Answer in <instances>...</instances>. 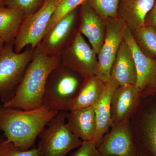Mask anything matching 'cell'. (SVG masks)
I'll list each match as a JSON object with an SVG mask.
<instances>
[{
	"label": "cell",
	"mask_w": 156,
	"mask_h": 156,
	"mask_svg": "<svg viewBox=\"0 0 156 156\" xmlns=\"http://www.w3.org/2000/svg\"><path fill=\"white\" fill-rule=\"evenodd\" d=\"M58 112L43 105L24 110L0 105V130L6 139L23 151L30 149L45 126Z\"/></svg>",
	"instance_id": "obj_1"
},
{
	"label": "cell",
	"mask_w": 156,
	"mask_h": 156,
	"mask_svg": "<svg viewBox=\"0 0 156 156\" xmlns=\"http://www.w3.org/2000/svg\"><path fill=\"white\" fill-rule=\"evenodd\" d=\"M60 64V56H49L38 46L14 97L3 105L24 110L41 106L48 77Z\"/></svg>",
	"instance_id": "obj_2"
},
{
	"label": "cell",
	"mask_w": 156,
	"mask_h": 156,
	"mask_svg": "<svg viewBox=\"0 0 156 156\" xmlns=\"http://www.w3.org/2000/svg\"><path fill=\"white\" fill-rule=\"evenodd\" d=\"M84 80L80 74L60 64L48 77L43 105L57 112L68 111L70 103L77 95Z\"/></svg>",
	"instance_id": "obj_3"
},
{
	"label": "cell",
	"mask_w": 156,
	"mask_h": 156,
	"mask_svg": "<svg viewBox=\"0 0 156 156\" xmlns=\"http://www.w3.org/2000/svg\"><path fill=\"white\" fill-rule=\"evenodd\" d=\"M34 50L28 46L24 51L17 53L14 45H5L0 55V100L3 104L14 97Z\"/></svg>",
	"instance_id": "obj_4"
},
{
	"label": "cell",
	"mask_w": 156,
	"mask_h": 156,
	"mask_svg": "<svg viewBox=\"0 0 156 156\" xmlns=\"http://www.w3.org/2000/svg\"><path fill=\"white\" fill-rule=\"evenodd\" d=\"M66 111L58 112L39 134L41 156H66L83 144L66 125Z\"/></svg>",
	"instance_id": "obj_5"
},
{
	"label": "cell",
	"mask_w": 156,
	"mask_h": 156,
	"mask_svg": "<svg viewBox=\"0 0 156 156\" xmlns=\"http://www.w3.org/2000/svg\"><path fill=\"white\" fill-rule=\"evenodd\" d=\"M61 1L45 0L37 11L24 17L14 43V50L16 53H20L28 46L35 49L39 46Z\"/></svg>",
	"instance_id": "obj_6"
},
{
	"label": "cell",
	"mask_w": 156,
	"mask_h": 156,
	"mask_svg": "<svg viewBox=\"0 0 156 156\" xmlns=\"http://www.w3.org/2000/svg\"><path fill=\"white\" fill-rule=\"evenodd\" d=\"M60 64L87 79L95 76L98 65L97 54L78 31L62 53Z\"/></svg>",
	"instance_id": "obj_7"
},
{
	"label": "cell",
	"mask_w": 156,
	"mask_h": 156,
	"mask_svg": "<svg viewBox=\"0 0 156 156\" xmlns=\"http://www.w3.org/2000/svg\"><path fill=\"white\" fill-rule=\"evenodd\" d=\"M126 24L118 17L106 21V34L103 45L98 54V65L95 76L104 83L109 80L113 63L120 45L124 41Z\"/></svg>",
	"instance_id": "obj_8"
},
{
	"label": "cell",
	"mask_w": 156,
	"mask_h": 156,
	"mask_svg": "<svg viewBox=\"0 0 156 156\" xmlns=\"http://www.w3.org/2000/svg\"><path fill=\"white\" fill-rule=\"evenodd\" d=\"M98 148L103 156H136L139 151L131 120L112 124Z\"/></svg>",
	"instance_id": "obj_9"
},
{
	"label": "cell",
	"mask_w": 156,
	"mask_h": 156,
	"mask_svg": "<svg viewBox=\"0 0 156 156\" xmlns=\"http://www.w3.org/2000/svg\"><path fill=\"white\" fill-rule=\"evenodd\" d=\"M77 10L75 9L60 19L43 37L38 46L49 56H61L77 32L74 33Z\"/></svg>",
	"instance_id": "obj_10"
},
{
	"label": "cell",
	"mask_w": 156,
	"mask_h": 156,
	"mask_svg": "<svg viewBox=\"0 0 156 156\" xmlns=\"http://www.w3.org/2000/svg\"><path fill=\"white\" fill-rule=\"evenodd\" d=\"M141 92L136 85L119 86L112 96L111 112L113 124L131 120L138 108Z\"/></svg>",
	"instance_id": "obj_11"
},
{
	"label": "cell",
	"mask_w": 156,
	"mask_h": 156,
	"mask_svg": "<svg viewBox=\"0 0 156 156\" xmlns=\"http://www.w3.org/2000/svg\"><path fill=\"white\" fill-rule=\"evenodd\" d=\"M136 117L133 126L138 149L150 156H156V105L148 107Z\"/></svg>",
	"instance_id": "obj_12"
},
{
	"label": "cell",
	"mask_w": 156,
	"mask_h": 156,
	"mask_svg": "<svg viewBox=\"0 0 156 156\" xmlns=\"http://www.w3.org/2000/svg\"><path fill=\"white\" fill-rule=\"evenodd\" d=\"M80 7L78 31L88 39L98 55L105 39L106 22L85 2Z\"/></svg>",
	"instance_id": "obj_13"
},
{
	"label": "cell",
	"mask_w": 156,
	"mask_h": 156,
	"mask_svg": "<svg viewBox=\"0 0 156 156\" xmlns=\"http://www.w3.org/2000/svg\"><path fill=\"white\" fill-rule=\"evenodd\" d=\"M124 38L132 52L137 73L136 85L142 94L156 77V60L150 58L143 53L126 25L124 29Z\"/></svg>",
	"instance_id": "obj_14"
},
{
	"label": "cell",
	"mask_w": 156,
	"mask_h": 156,
	"mask_svg": "<svg viewBox=\"0 0 156 156\" xmlns=\"http://www.w3.org/2000/svg\"><path fill=\"white\" fill-rule=\"evenodd\" d=\"M119 85L114 79L104 83L102 94L94 106L96 122V131L93 141L98 147L104 136L108 131L113 123L111 112L112 96Z\"/></svg>",
	"instance_id": "obj_15"
},
{
	"label": "cell",
	"mask_w": 156,
	"mask_h": 156,
	"mask_svg": "<svg viewBox=\"0 0 156 156\" xmlns=\"http://www.w3.org/2000/svg\"><path fill=\"white\" fill-rule=\"evenodd\" d=\"M66 125L69 131L82 141L93 140L96 131L94 106L67 112Z\"/></svg>",
	"instance_id": "obj_16"
},
{
	"label": "cell",
	"mask_w": 156,
	"mask_h": 156,
	"mask_svg": "<svg viewBox=\"0 0 156 156\" xmlns=\"http://www.w3.org/2000/svg\"><path fill=\"white\" fill-rule=\"evenodd\" d=\"M155 0H120L118 17L123 20L131 33L145 25L146 17Z\"/></svg>",
	"instance_id": "obj_17"
},
{
	"label": "cell",
	"mask_w": 156,
	"mask_h": 156,
	"mask_svg": "<svg viewBox=\"0 0 156 156\" xmlns=\"http://www.w3.org/2000/svg\"><path fill=\"white\" fill-rule=\"evenodd\" d=\"M110 78L116 81L120 86L136 84L137 73L134 58L125 40L120 45L113 63Z\"/></svg>",
	"instance_id": "obj_18"
},
{
	"label": "cell",
	"mask_w": 156,
	"mask_h": 156,
	"mask_svg": "<svg viewBox=\"0 0 156 156\" xmlns=\"http://www.w3.org/2000/svg\"><path fill=\"white\" fill-rule=\"evenodd\" d=\"M104 83L95 76L85 79L77 95L70 103L68 111L94 106L103 91Z\"/></svg>",
	"instance_id": "obj_19"
},
{
	"label": "cell",
	"mask_w": 156,
	"mask_h": 156,
	"mask_svg": "<svg viewBox=\"0 0 156 156\" xmlns=\"http://www.w3.org/2000/svg\"><path fill=\"white\" fill-rule=\"evenodd\" d=\"M24 17V14L17 9L6 6L0 7V37L5 44L14 46Z\"/></svg>",
	"instance_id": "obj_20"
},
{
	"label": "cell",
	"mask_w": 156,
	"mask_h": 156,
	"mask_svg": "<svg viewBox=\"0 0 156 156\" xmlns=\"http://www.w3.org/2000/svg\"><path fill=\"white\" fill-rule=\"evenodd\" d=\"M131 34L136 45L143 53L156 60V27L153 26L144 25Z\"/></svg>",
	"instance_id": "obj_21"
},
{
	"label": "cell",
	"mask_w": 156,
	"mask_h": 156,
	"mask_svg": "<svg viewBox=\"0 0 156 156\" xmlns=\"http://www.w3.org/2000/svg\"><path fill=\"white\" fill-rule=\"evenodd\" d=\"M120 0H85V2L104 21L118 17Z\"/></svg>",
	"instance_id": "obj_22"
},
{
	"label": "cell",
	"mask_w": 156,
	"mask_h": 156,
	"mask_svg": "<svg viewBox=\"0 0 156 156\" xmlns=\"http://www.w3.org/2000/svg\"><path fill=\"white\" fill-rule=\"evenodd\" d=\"M85 1V0H61L51 17L44 36L53 28L60 19L70 12L77 9Z\"/></svg>",
	"instance_id": "obj_23"
},
{
	"label": "cell",
	"mask_w": 156,
	"mask_h": 156,
	"mask_svg": "<svg viewBox=\"0 0 156 156\" xmlns=\"http://www.w3.org/2000/svg\"><path fill=\"white\" fill-rule=\"evenodd\" d=\"M0 156H41L38 148L23 151L7 139H0Z\"/></svg>",
	"instance_id": "obj_24"
},
{
	"label": "cell",
	"mask_w": 156,
	"mask_h": 156,
	"mask_svg": "<svg viewBox=\"0 0 156 156\" xmlns=\"http://www.w3.org/2000/svg\"><path fill=\"white\" fill-rule=\"evenodd\" d=\"M45 0H5V6L21 11L26 16L40 9Z\"/></svg>",
	"instance_id": "obj_25"
},
{
	"label": "cell",
	"mask_w": 156,
	"mask_h": 156,
	"mask_svg": "<svg viewBox=\"0 0 156 156\" xmlns=\"http://www.w3.org/2000/svg\"><path fill=\"white\" fill-rule=\"evenodd\" d=\"M70 156H103L101 154L95 143L92 140L83 141L77 150Z\"/></svg>",
	"instance_id": "obj_26"
},
{
	"label": "cell",
	"mask_w": 156,
	"mask_h": 156,
	"mask_svg": "<svg viewBox=\"0 0 156 156\" xmlns=\"http://www.w3.org/2000/svg\"><path fill=\"white\" fill-rule=\"evenodd\" d=\"M145 25H151L156 28V0L152 9L146 17Z\"/></svg>",
	"instance_id": "obj_27"
},
{
	"label": "cell",
	"mask_w": 156,
	"mask_h": 156,
	"mask_svg": "<svg viewBox=\"0 0 156 156\" xmlns=\"http://www.w3.org/2000/svg\"><path fill=\"white\" fill-rule=\"evenodd\" d=\"M156 93V77L153 83L141 94V98H146L154 95Z\"/></svg>",
	"instance_id": "obj_28"
},
{
	"label": "cell",
	"mask_w": 156,
	"mask_h": 156,
	"mask_svg": "<svg viewBox=\"0 0 156 156\" xmlns=\"http://www.w3.org/2000/svg\"><path fill=\"white\" fill-rule=\"evenodd\" d=\"M5 42L2 40V39L0 37V55L2 52L3 49H4V47H5Z\"/></svg>",
	"instance_id": "obj_29"
},
{
	"label": "cell",
	"mask_w": 156,
	"mask_h": 156,
	"mask_svg": "<svg viewBox=\"0 0 156 156\" xmlns=\"http://www.w3.org/2000/svg\"><path fill=\"white\" fill-rule=\"evenodd\" d=\"M136 156H150L149 155H148L146 153L144 152L143 151L140 150L139 149L138 152H137V155Z\"/></svg>",
	"instance_id": "obj_30"
},
{
	"label": "cell",
	"mask_w": 156,
	"mask_h": 156,
	"mask_svg": "<svg viewBox=\"0 0 156 156\" xmlns=\"http://www.w3.org/2000/svg\"><path fill=\"white\" fill-rule=\"evenodd\" d=\"M5 0H0V7L5 6Z\"/></svg>",
	"instance_id": "obj_31"
}]
</instances>
